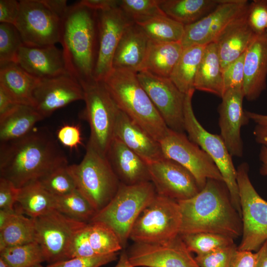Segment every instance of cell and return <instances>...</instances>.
<instances>
[{"mask_svg": "<svg viewBox=\"0 0 267 267\" xmlns=\"http://www.w3.org/2000/svg\"><path fill=\"white\" fill-rule=\"evenodd\" d=\"M68 165L57 139L45 128L0 143V178L10 181L17 188Z\"/></svg>", "mask_w": 267, "mask_h": 267, "instance_id": "6da1fadb", "label": "cell"}, {"mask_svg": "<svg viewBox=\"0 0 267 267\" xmlns=\"http://www.w3.org/2000/svg\"><path fill=\"white\" fill-rule=\"evenodd\" d=\"M178 202L181 215L179 235L209 232L233 239L241 236V216L223 181L208 179L196 195Z\"/></svg>", "mask_w": 267, "mask_h": 267, "instance_id": "7a4b0ae2", "label": "cell"}, {"mask_svg": "<svg viewBox=\"0 0 267 267\" xmlns=\"http://www.w3.org/2000/svg\"><path fill=\"white\" fill-rule=\"evenodd\" d=\"M97 11L78 2L62 18L59 43L68 72L83 86L94 80L97 51Z\"/></svg>", "mask_w": 267, "mask_h": 267, "instance_id": "3957f363", "label": "cell"}, {"mask_svg": "<svg viewBox=\"0 0 267 267\" xmlns=\"http://www.w3.org/2000/svg\"><path fill=\"white\" fill-rule=\"evenodd\" d=\"M120 110L160 142L167 134V127L141 85L137 73L113 69L101 81Z\"/></svg>", "mask_w": 267, "mask_h": 267, "instance_id": "277c9868", "label": "cell"}, {"mask_svg": "<svg viewBox=\"0 0 267 267\" xmlns=\"http://www.w3.org/2000/svg\"><path fill=\"white\" fill-rule=\"evenodd\" d=\"M156 194L150 181L132 185L121 183L113 198L90 222H100L108 226L124 247L137 217Z\"/></svg>", "mask_w": 267, "mask_h": 267, "instance_id": "5b68a950", "label": "cell"}, {"mask_svg": "<svg viewBox=\"0 0 267 267\" xmlns=\"http://www.w3.org/2000/svg\"><path fill=\"white\" fill-rule=\"evenodd\" d=\"M68 170L76 189L97 212L111 200L121 184L106 156L88 144L81 162L68 165Z\"/></svg>", "mask_w": 267, "mask_h": 267, "instance_id": "8992f818", "label": "cell"}, {"mask_svg": "<svg viewBox=\"0 0 267 267\" xmlns=\"http://www.w3.org/2000/svg\"><path fill=\"white\" fill-rule=\"evenodd\" d=\"M195 89L185 94L184 126L189 139L197 144L212 158L220 171L229 192L232 202L241 215L237 172L229 152L220 135L208 132L196 118L192 99Z\"/></svg>", "mask_w": 267, "mask_h": 267, "instance_id": "52a82bcc", "label": "cell"}, {"mask_svg": "<svg viewBox=\"0 0 267 267\" xmlns=\"http://www.w3.org/2000/svg\"><path fill=\"white\" fill-rule=\"evenodd\" d=\"M181 223L178 202L156 194L137 217L130 238L138 243L165 242L179 235Z\"/></svg>", "mask_w": 267, "mask_h": 267, "instance_id": "ba28073f", "label": "cell"}, {"mask_svg": "<svg viewBox=\"0 0 267 267\" xmlns=\"http://www.w3.org/2000/svg\"><path fill=\"white\" fill-rule=\"evenodd\" d=\"M82 86L85 103L83 114L90 128L87 144L106 156L120 109L102 82L94 80Z\"/></svg>", "mask_w": 267, "mask_h": 267, "instance_id": "9c48e42d", "label": "cell"}, {"mask_svg": "<svg viewBox=\"0 0 267 267\" xmlns=\"http://www.w3.org/2000/svg\"><path fill=\"white\" fill-rule=\"evenodd\" d=\"M242 223L239 250L257 252L267 240V201L257 192L249 177V165L236 169Z\"/></svg>", "mask_w": 267, "mask_h": 267, "instance_id": "30bf717a", "label": "cell"}, {"mask_svg": "<svg viewBox=\"0 0 267 267\" xmlns=\"http://www.w3.org/2000/svg\"><path fill=\"white\" fill-rule=\"evenodd\" d=\"M15 26L24 45L44 46L59 43L62 18L45 0H21Z\"/></svg>", "mask_w": 267, "mask_h": 267, "instance_id": "8fae6325", "label": "cell"}, {"mask_svg": "<svg viewBox=\"0 0 267 267\" xmlns=\"http://www.w3.org/2000/svg\"><path fill=\"white\" fill-rule=\"evenodd\" d=\"M35 241L40 245L49 264L67 260L72 241L88 223L73 219L58 211L33 219Z\"/></svg>", "mask_w": 267, "mask_h": 267, "instance_id": "7c38bea8", "label": "cell"}, {"mask_svg": "<svg viewBox=\"0 0 267 267\" xmlns=\"http://www.w3.org/2000/svg\"><path fill=\"white\" fill-rule=\"evenodd\" d=\"M159 142L164 156L186 169L195 178L200 190L208 179L223 181L212 158L184 133L169 129L167 134Z\"/></svg>", "mask_w": 267, "mask_h": 267, "instance_id": "4fadbf2b", "label": "cell"}, {"mask_svg": "<svg viewBox=\"0 0 267 267\" xmlns=\"http://www.w3.org/2000/svg\"><path fill=\"white\" fill-rule=\"evenodd\" d=\"M138 79L167 127L184 133L185 94L169 78L156 76L146 71L137 73Z\"/></svg>", "mask_w": 267, "mask_h": 267, "instance_id": "5bb4252c", "label": "cell"}, {"mask_svg": "<svg viewBox=\"0 0 267 267\" xmlns=\"http://www.w3.org/2000/svg\"><path fill=\"white\" fill-rule=\"evenodd\" d=\"M249 4L247 0H221L208 14L193 24L184 26L180 42L183 48L215 42L228 25L248 10Z\"/></svg>", "mask_w": 267, "mask_h": 267, "instance_id": "9a60e30c", "label": "cell"}, {"mask_svg": "<svg viewBox=\"0 0 267 267\" xmlns=\"http://www.w3.org/2000/svg\"><path fill=\"white\" fill-rule=\"evenodd\" d=\"M97 13V51L93 78L102 81L113 70V57L124 32L134 22L119 7Z\"/></svg>", "mask_w": 267, "mask_h": 267, "instance_id": "2e32d148", "label": "cell"}, {"mask_svg": "<svg viewBox=\"0 0 267 267\" xmlns=\"http://www.w3.org/2000/svg\"><path fill=\"white\" fill-rule=\"evenodd\" d=\"M127 254L137 267H200L179 235L163 243H134Z\"/></svg>", "mask_w": 267, "mask_h": 267, "instance_id": "e0dca14e", "label": "cell"}, {"mask_svg": "<svg viewBox=\"0 0 267 267\" xmlns=\"http://www.w3.org/2000/svg\"><path fill=\"white\" fill-rule=\"evenodd\" d=\"M147 164L158 195L179 201L189 199L201 190L193 176L173 160L164 157Z\"/></svg>", "mask_w": 267, "mask_h": 267, "instance_id": "ac0fdd59", "label": "cell"}, {"mask_svg": "<svg viewBox=\"0 0 267 267\" xmlns=\"http://www.w3.org/2000/svg\"><path fill=\"white\" fill-rule=\"evenodd\" d=\"M84 98L82 86L69 73L40 80L33 94L34 107L44 118Z\"/></svg>", "mask_w": 267, "mask_h": 267, "instance_id": "d6986e66", "label": "cell"}, {"mask_svg": "<svg viewBox=\"0 0 267 267\" xmlns=\"http://www.w3.org/2000/svg\"><path fill=\"white\" fill-rule=\"evenodd\" d=\"M243 89L226 90L218 107L220 135L232 156L242 157L243 143L241 129L250 120L243 108Z\"/></svg>", "mask_w": 267, "mask_h": 267, "instance_id": "ffe728a7", "label": "cell"}, {"mask_svg": "<svg viewBox=\"0 0 267 267\" xmlns=\"http://www.w3.org/2000/svg\"><path fill=\"white\" fill-rule=\"evenodd\" d=\"M16 62L33 76L41 80L68 73L63 51L55 45H23Z\"/></svg>", "mask_w": 267, "mask_h": 267, "instance_id": "44dd1931", "label": "cell"}, {"mask_svg": "<svg viewBox=\"0 0 267 267\" xmlns=\"http://www.w3.org/2000/svg\"><path fill=\"white\" fill-rule=\"evenodd\" d=\"M245 98H258L266 88L267 77V32L256 34L245 52L244 59Z\"/></svg>", "mask_w": 267, "mask_h": 267, "instance_id": "7402d4cb", "label": "cell"}, {"mask_svg": "<svg viewBox=\"0 0 267 267\" xmlns=\"http://www.w3.org/2000/svg\"><path fill=\"white\" fill-rule=\"evenodd\" d=\"M114 137L120 140L146 162L164 157L160 142L120 110L115 124Z\"/></svg>", "mask_w": 267, "mask_h": 267, "instance_id": "603a6c76", "label": "cell"}, {"mask_svg": "<svg viewBox=\"0 0 267 267\" xmlns=\"http://www.w3.org/2000/svg\"><path fill=\"white\" fill-rule=\"evenodd\" d=\"M151 41L135 23L124 32L115 52L113 69L138 73L142 68Z\"/></svg>", "mask_w": 267, "mask_h": 267, "instance_id": "cb8c5ba5", "label": "cell"}, {"mask_svg": "<svg viewBox=\"0 0 267 267\" xmlns=\"http://www.w3.org/2000/svg\"><path fill=\"white\" fill-rule=\"evenodd\" d=\"M106 156L121 183L151 181L147 162L118 139L113 137Z\"/></svg>", "mask_w": 267, "mask_h": 267, "instance_id": "d4e9b609", "label": "cell"}, {"mask_svg": "<svg viewBox=\"0 0 267 267\" xmlns=\"http://www.w3.org/2000/svg\"><path fill=\"white\" fill-rule=\"evenodd\" d=\"M248 11L228 25L214 42L222 70L245 53L256 35L248 22Z\"/></svg>", "mask_w": 267, "mask_h": 267, "instance_id": "484cf974", "label": "cell"}, {"mask_svg": "<svg viewBox=\"0 0 267 267\" xmlns=\"http://www.w3.org/2000/svg\"><path fill=\"white\" fill-rule=\"evenodd\" d=\"M39 81L15 62L0 64V88L17 104L34 107L33 94Z\"/></svg>", "mask_w": 267, "mask_h": 267, "instance_id": "4316f807", "label": "cell"}, {"mask_svg": "<svg viewBox=\"0 0 267 267\" xmlns=\"http://www.w3.org/2000/svg\"><path fill=\"white\" fill-rule=\"evenodd\" d=\"M44 118L32 106L17 104L0 115V141L7 142L20 138Z\"/></svg>", "mask_w": 267, "mask_h": 267, "instance_id": "83f0119b", "label": "cell"}, {"mask_svg": "<svg viewBox=\"0 0 267 267\" xmlns=\"http://www.w3.org/2000/svg\"><path fill=\"white\" fill-rule=\"evenodd\" d=\"M194 89L221 98L225 92L222 70L215 43L205 46L196 74Z\"/></svg>", "mask_w": 267, "mask_h": 267, "instance_id": "f1b7e54d", "label": "cell"}, {"mask_svg": "<svg viewBox=\"0 0 267 267\" xmlns=\"http://www.w3.org/2000/svg\"><path fill=\"white\" fill-rule=\"evenodd\" d=\"M16 203L23 214L33 219L55 210V196L47 191L39 180L18 188Z\"/></svg>", "mask_w": 267, "mask_h": 267, "instance_id": "f546056e", "label": "cell"}, {"mask_svg": "<svg viewBox=\"0 0 267 267\" xmlns=\"http://www.w3.org/2000/svg\"><path fill=\"white\" fill-rule=\"evenodd\" d=\"M183 49L180 42L158 43L151 41L140 71L169 78Z\"/></svg>", "mask_w": 267, "mask_h": 267, "instance_id": "4dcf8cb0", "label": "cell"}, {"mask_svg": "<svg viewBox=\"0 0 267 267\" xmlns=\"http://www.w3.org/2000/svg\"><path fill=\"white\" fill-rule=\"evenodd\" d=\"M221 0H160L164 13L186 26L193 24L211 12Z\"/></svg>", "mask_w": 267, "mask_h": 267, "instance_id": "1f68e13d", "label": "cell"}, {"mask_svg": "<svg viewBox=\"0 0 267 267\" xmlns=\"http://www.w3.org/2000/svg\"><path fill=\"white\" fill-rule=\"evenodd\" d=\"M205 46L194 45L183 48L170 75V80L184 94L195 89V78Z\"/></svg>", "mask_w": 267, "mask_h": 267, "instance_id": "d6a6232c", "label": "cell"}, {"mask_svg": "<svg viewBox=\"0 0 267 267\" xmlns=\"http://www.w3.org/2000/svg\"><path fill=\"white\" fill-rule=\"evenodd\" d=\"M34 241H36L34 220L20 210L0 229V250Z\"/></svg>", "mask_w": 267, "mask_h": 267, "instance_id": "836d02e7", "label": "cell"}, {"mask_svg": "<svg viewBox=\"0 0 267 267\" xmlns=\"http://www.w3.org/2000/svg\"><path fill=\"white\" fill-rule=\"evenodd\" d=\"M138 25L152 41L158 43L181 42L184 26L167 15L137 22Z\"/></svg>", "mask_w": 267, "mask_h": 267, "instance_id": "e575fe53", "label": "cell"}, {"mask_svg": "<svg viewBox=\"0 0 267 267\" xmlns=\"http://www.w3.org/2000/svg\"><path fill=\"white\" fill-rule=\"evenodd\" d=\"M55 210L78 221L89 223L97 213L77 189L67 195L55 196Z\"/></svg>", "mask_w": 267, "mask_h": 267, "instance_id": "d590c367", "label": "cell"}, {"mask_svg": "<svg viewBox=\"0 0 267 267\" xmlns=\"http://www.w3.org/2000/svg\"><path fill=\"white\" fill-rule=\"evenodd\" d=\"M0 257L10 267H32L45 262L41 247L36 241L0 250Z\"/></svg>", "mask_w": 267, "mask_h": 267, "instance_id": "8d00e7d4", "label": "cell"}, {"mask_svg": "<svg viewBox=\"0 0 267 267\" xmlns=\"http://www.w3.org/2000/svg\"><path fill=\"white\" fill-rule=\"evenodd\" d=\"M90 244L98 255L118 253L123 247L115 232L105 224L91 222L88 223Z\"/></svg>", "mask_w": 267, "mask_h": 267, "instance_id": "74e56055", "label": "cell"}, {"mask_svg": "<svg viewBox=\"0 0 267 267\" xmlns=\"http://www.w3.org/2000/svg\"><path fill=\"white\" fill-rule=\"evenodd\" d=\"M179 236L188 250L196 255L206 254L235 243L232 238L209 232L187 233Z\"/></svg>", "mask_w": 267, "mask_h": 267, "instance_id": "f35d334b", "label": "cell"}, {"mask_svg": "<svg viewBox=\"0 0 267 267\" xmlns=\"http://www.w3.org/2000/svg\"><path fill=\"white\" fill-rule=\"evenodd\" d=\"M160 0H122L119 7L134 23L166 15L159 6Z\"/></svg>", "mask_w": 267, "mask_h": 267, "instance_id": "ab89813d", "label": "cell"}, {"mask_svg": "<svg viewBox=\"0 0 267 267\" xmlns=\"http://www.w3.org/2000/svg\"><path fill=\"white\" fill-rule=\"evenodd\" d=\"M68 166L57 168L39 179L43 186L54 196L65 195L76 189Z\"/></svg>", "mask_w": 267, "mask_h": 267, "instance_id": "60d3db41", "label": "cell"}, {"mask_svg": "<svg viewBox=\"0 0 267 267\" xmlns=\"http://www.w3.org/2000/svg\"><path fill=\"white\" fill-rule=\"evenodd\" d=\"M23 45L15 25L0 24V64L15 62L19 50Z\"/></svg>", "mask_w": 267, "mask_h": 267, "instance_id": "b9f144b4", "label": "cell"}, {"mask_svg": "<svg viewBox=\"0 0 267 267\" xmlns=\"http://www.w3.org/2000/svg\"><path fill=\"white\" fill-rule=\"evenodd\" d=\"M237 250L234 243L206 254L196 255L195 259L200 267H230Z\"/></svg>", "mask_w": 267, "mask_h": 267, "instance_id": "7bdbcfd3", "label": "cell"}, {"mask_svg": "<svg viewBox=\"0 0 267 267\" xmlns=\"http://www.w3.org/2000/svg\"><path fill=\"white\" fill-rule=\"evenodd\" d=\"M247 20L256 34L266 32L267 28V0H254L250 2Z\"/></svg>", "mask_w": 267, "mask_h": 267, "instance_id": "ee69618b", "label": "cell"}, {"mask_svg": "<svg viewBox=\"0 0 267 267\" xmlns=\"http://www.w3.org/2000/svg\"><path fill=\"white\" fill-rule=\"evenodd\" d=\"M118 253L88 258H74L53 264L46 267H101L117 260Z\"/></svg>", "mask_w": 267, "mask_h": 267, "instance_id": "f6af8a7d", "label": "cell"}, {"mask_svg": "<svg viewBox=\"0 0 267 267\" xmlns=\"http://www.w3.org/2000/svg\"><path fill=\"white\" fill-rule=\"evenodd\" d=\"M245 53L222 70L225 91L230 89H243Z\"/></svg>", "mask_w": 267, "mask_h": 267, "instance_id": "bcb514c9", "label": "cell"}, {"mask_svg": "<svg viewBox=\"0 0 267 267\" xmlns=\"http://www.w3.org/2000/svg\"><path fill=\"white\" fill-rule=\"evenodd\" d=\"M88 223L74 237L68 253L67 260L74 258H88L99 256L94 252L90 244L88 237Z\"/></svg>", "mask_w": 267, "mask_h": 267, "instance_id": "7dc6e473", "label": "cell"}, {"mask_svg": "<svg viewBox=\"0 0 267 267\" xmlns=\"http://www.w3.org/2000/svg\"><path fill=\"white\" fill-rule=\"evenodd\" d=\"M56 137L63 146L71 149L82 144L81 129L78 125L66 124L61 126L57 131Z\"/></svg>", "mask_w": 267, "mask_h": 267, "instance_id": "c3c4849f", "label": "cell"}, {"mask_svg": "<svg viewBox=\"0 0 267 267\" xmlns=\"http://www.w3.org/2000/svg\"><path fill=\"white\" fill-rule=\"evenodd\" d=\"M18 188L9 180L0 178V209H14Z\"/></svg>", "mask_w": 267, "mask_h": 267, "instance_id": "681fc988", "label": "cell"}, {"mask_svg": "<svg viewBox=\"0 0 267 267\" xmlns=\"http://www.w3.org/2000/svg\"><path fill=\"white\" fill-rule=\"evenodd\" d=\"M20 10V1L16 0H0V22L15 25Z\"/></svg>", "mask_w": 267, "mask_h": 267, "instance_id": "f907efd6", "label": "cell"}, {"mask_svg": "<svg viewBox=\"0 0 267 267\" xmlns=\"http://www.w3.org/2000/svg\"><path fill=\"white\" fill-rule=\"evenodd\" d=\"M256 252L237 249L232 259L230 267H256Z\"/></svg>", "mask_w": 267, "mask_h": 267, "instance_id": "816d5d0a", "label": "cell"}, {"mask_svg": "<svg viewBox=\"0 0 267 267\" xmlns=\"http://www.w3.org/2000/svg\"><path fill=\"white\" fill-rule=\"evenodd\" d=\"M120 0H82L80 2L95 11H107L119 7Z\"/></svg>", "mask_w": 267, "mask_h": 267, "instance_id": "f5cc1de1", "label": "cell"}, {"mask_svg": "<svg viewBox=\"0 0 267 267\" xmlns=\"http://www.w3.org/2000/svg\"><path fill=\"white\" fill-rule=\"evenodd\" d=\"M17 104L11 98L0 88V115L7 112Z\"/></svg>", "mask_w": 267, "mask_h": 267, "instance_id": "db71d44e", "label": "cell"}, {"mask_svg": "<svg viewBox=\"0 0 267 267\" xmlns=\"http://www.w3.org/2000/svg\"><path fill=\"white\" fill-rule=\"evenodd\" d=\"M256 142L267 148V127L257 125L253 131Z\"/></svg>", "mask_w": 267, "mask_h": 267, "instance_id": "11a10c76", "label": "cell"}, {"mask_svg": "<svg viewBox=\"0 0 267 267\" xmlns=\"http://www.w3.org/2000/svg\"><path fill=\"white\" fill-rule=\"evenodd\" d=\"M17 208L0 209V229L8 223L19 212Z\"/></svg>", "mask_w": 267, "mask_h": 267, "instance_id": "9f6ffc18", "label": "cell"}, {"mask_svg": "<svg viewBox=\"0 0 267 267\" xmlns=\"http://www.w3.org/2000/svg\"><path fill=\"white\" fill-rule=\"evenodd\" d=\"M257 262L256 267H267V240L256 252Z\"/></svg>", "mask_w": 267, "mask_h": 267, "instance_id": "6f0895ef", "label": "cell"}, {"mask_svg": "<svg viewBox=\"0 0 267 267\" xmlns=\"http://www.w3.org/2000/svg\"><path fill=\"white\" fill-rule=\"evenodd\" d=\"M247 116L250 120L254 121L257 125L267 127V115L261 114L246 111Z\"/></svg>", "mask_w": 267, "mask_h": 267, "instance_id": "680465c9", "label": "cell"}, {"mask_svg": "<svg viewBox=\"0 0 267 267\" xmlns=\"http://www.w3.org/2000/svg\"><path fill=\"white\" fill-rule=\"evenodd\" d=\"M259 158L261 163L260 173L262 175L267 176V148L264 146L261 148Z\"/></svg>", "mask_w": 267, "mask_h": 267, "instance_id": "91938a15", "label": "cell"}, {"mask_svg": "<svg viewBox=\"0 0 267 267\" xmlns=\"http://www.w3.org/2000/svg\"><path fill=\"white\" fill-rule=\"evenodd\" d=\"M114 267H137L133 266L129 262L127 252L124 251L121 254L118 263Z\"/></svg>", "mask_w": 267, "mask_h": 267, "instance_id": "94428289", "label": "cell"}, {"mask_svg": "<svg viewBox=\"0 0 267 267\" xmlns=\"http://www.w3.org/2000/svg\"><path fill=\"white\" fill-rule=\"evenodd\" d=\"M0 267H10L6 261L1 257H0Z\"/></svg>", "mask_w": 267, "mask_h": 267, "instance_id": "6125c7cd", "label": "cell"}, {"mask_svg": "<svg viewBox=\"0 0 267 267\" xmlns=\"http://www.w3.org/2000/svg\"><path fill=\"white\" fill-rule=\"evenodd\" d=\"M32 267H44L43 266H42V264H39V265L35 266Z\"/></svg>", "mask_w": 267, "mask_h": 267, "instance_id": "be15d7a7", "label": "cell"}, {"mask_svg": "<svg viewBox=\"0 0 267 267\" xmlns=\"http://www.w3.org/2000/svg\"><path fill=\"white\" fill-rule=\"evenodd\" d=\"M266 32H267V30H266Z\"/></svg>", "mask_w": 267, "mask_h": 267, "instance_id": "e7e4bbea", "label": "cell"}]
</instances>
